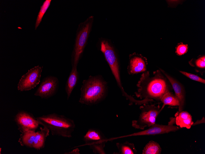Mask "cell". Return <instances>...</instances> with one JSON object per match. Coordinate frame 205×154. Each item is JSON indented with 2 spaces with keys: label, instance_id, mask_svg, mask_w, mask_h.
I'll list each match as a JSON object with an SVG mask.
<instances>
[{
  "label": "cell",
  "instance_id": "13",
  "mask_svg": "<svg viewBox=\"0 0 205 154\" xmlns=\"http://www.w3.org/2000/svg\"><path fill=\"white\" fill-rule=\"evenodd\" d=\"M107 140L99 130L90 128L84 135L83 140L86 144L90 145L92 144Z\"/></svg>",
  "mask_w": 205,
  "mask_h": 154
},
{
  "label": "cell",
  "instance_id": "15",
  "mask_svg": "<svg viewBox=\"0 0 205 154\" xmlns=\"http://www.w3.org/2000/svg\"><path fill=\"white\" fill-rule=\"evenodd\" d=\"M50 131L43 127L40 128V130L36 132L33 147L37 150L43 148L45 145L46 138L49 135Z\"/></svg>",
  "mask_w": 205,
  "mask_h": 154
},
{
  "label": "cell",
  "instance_id": "4",
  "mask_svg": "<svg viewBox=\"0 0 205 154\" xmlns=\"http://www.w3.org/2000/svg\"><path fill=\"white\" fill-rule=\"evenodd\" d=\"M161 102L156 104L144 103L140 107L141 112L137 120L132 122V126L134 128L144 130L155 124L156 118L163 110L160 105Z\"/></svg>",
  "mask_w": 205,
  "mask_h": 154
},
{
  "label": "cell",
  "instance_id": "22",
  "mask_svg": "<svg viewBox=\"0 0 205 154\" xmlns=\"http://www.w3.org/2000/svg\"><path fill=\"white\" fill-rule=\"evenodd\" d=\"M108 141V139L102 141L95 143L89 145L90 148L92 150L95 154H105L104 148L106 143Z\"/></svg>",
  "mask_w": 205,
  "mask_h": 154
},
{
  "label": "cell",
  "instance_id": "18",
  "mask_svg": "<svg viewBox=\"0 0 205 154\" xmlns=\"http://www.w3.org/2000/svg\"><path fill=\"white\" fill-rule=\"evenodd\" d=\"M119 154H135L137 152L134 144L126 141L123 143H117L116 144Z\"/></svg>",
  "mask_w": 205,
  "mask_h": 154
},
{
  "label": "cell",
  "instance_id": "25",
  "mask_svg": "<svg viewBox=\"0 0 205 154\" xmlns=\"http://www.w3.org/2000/svg\"><path fill=\"white\" fill-rule=\"evenodd\" d=\"M205 123V118L203 116L201 120H198L195 122H194L192 126H194L201 124H204Z\"/></svg>",
  "mask_w": 205,
  "mask_h": 154
},
{
  "label": "cell",
  "instance_id": "27",
  "mask_svg": "<svg viewBox=\"0 0 205 154\" xmlns=\"http://www.w3.org/2000/svg\"><path fill=\"white\" fill-rule=\"evenodd\" d=\"M1 149L2 148H0V154H1Z\"/></svg>",
  "mask_w": 205,
  "mask_h": 154
},
{
  "label": "cell",
  "instance_id": "21",
  "mask_svg": "<svg viewBox=\"0 0 205 154\" xmlns=\"http://www.w3.org/2000/svg\"><path fill=\"white\" fill-rule=\"evenodd\" d=\"M51 2V0H46L41 7V9L38 13L35 25V30L37 29L40 25L44 15L50 4Z\"/></svg>",
  "mask_w": 205,
  "mask_h": 154
},
{
  "label": "cell",
  "instance_id": "2",
  "mask_svg": "<svg viewBox=\"0 0 205 154\" xmlns=\"http://www.w3.org/2000/svg\"><path fill=\"white\" fill-rule=\"evenodd\" d=\"M82 83L79 101L80 103L92 105L100 102L106 97L107 83L100 76H90Z\"/></svg>",
  "mask_w": 205,
  "mask_h": 154
},
{
  "label": "cell",
  "instance_id": "17",
  "mask_svg": "<svg viewBox=\"0 0 205 154\" xmlns=\"http://www.w3.org/2000/svg\"><path fill=\"white\" fill-rule=\"evenodd\" d=\"M160 101L163 103L161 107L163 109L165 105L171 106H178L179 102L176 96L170 91L165 93L162 97Z\"/></svg>",
  "mask_w": 205,
  "mask_h": 154
},
{
  "label": "cell",
  "instance_id": "11",
  "mask_svg": "<svg viewBox=\"0 0 205 154\" xmlns=\"http://www.w3.org/2000/svg\"><path fill=\"white\" fill-rule=\"evenodd\" d=\"M169 81L172 87L179 102V112L183 111L185 101V91L184 88L181 83L168 74L164 70L159 68Z\"/></svg>",
  "mask_w": 205,
  "mask_h": 154
},
{
  "label": "cell",
  "instance_id": "26",
  "mask_svg": "<svg viewBox=\"0 0 205 154\" xmlns=\"http://www.w3.org/2000/svg\"><path fill=\"white\" fill-rule=\"evenodd\" d=\"M80 150L78 148H76L68 152H66L65 154H80Z\"/></svg>",
  "mask_w": 205,
  "mask_h": 154
},
{
  "label": "cell",
  "instance_id": "14",
  "mask_svg": "<svg viewBox=\"0 0 205 154\" xmlns=\"http://www.w3.org/2000/svg\"><path fill=\"white\" fill-rule=\"evenodd\" d=\"M79 78L78 73L76 66H72V69L67 81L65 90L67 94V99L70 97L75 86Z\"/></svg>",
  "mask_w": 205,
  "mask_h": 154
},
{
  "label": "cell",
  "instance_id": "9",
  "mask_svg": "<svg viewBox=\"0 0 205 154\" xmlns=\"http://www.w3.org/2000/svg\"><path fill=\"white\" fill-rule=\"evenodd\" d=\"M180 128L178 126L173 125V124H168L167 125L155 124L149 127L148 129L135 132L126 136H120L114 138V139H119L127 137L138 136L155 135L168 133L171 132H175L179 130Z\"/></svg>",
  "mask_w": 205,
  "mask_h": 154
},
{
  "label": "cell",
  "instance_id": "23",
  "mask_svg": "<svg viewBox=\"0 0 205 154\" xmlns=\"http://www.w3.org/2000/svg\"><path fill=\"white\" fill-rule=\"evenodd\" d=\"M179 71L184 75L191 80L199 82L204 84H205V80L197 75L183 71Z\"/></svg>",
  "mask_w": 205,
  "mask_h": 154
},
{
  "label": "cell",
  "instance_id": "3",
  "mask_svg": "<svg viewBox=\"0 0 205 154\" xmlns=\"http://www.w3.org/2000/svg\"><path fill=\"white\" fill-rule=\"evenodd\" d=\"M36 119L39 124L49 129L53 136L71 138L76 127L73 120L55 113L38 116Z\"/></svg>",
  "mask_w": 205,
  "mask_h": 154
},
{
  "label": "cell",
  "instance_id": "6",
  "mask_svg": "<svg viewBox=\"0 0 205 154\" xmlns=\"http://www.w3.org/2000/svg\"><path fill=\"white\" fill-rule=\"evenodd\" d=\"M42 66L39 65L29 70L20 80L17 89L20 91H28L35 88L40 83Z\"/></svg>",
  "mask_w": 205,
  "mask_h": 154
},
{
  "label": "cell",
  "instance_id": "8",
  "mask_svg": "<svg viewBox=\"0 0 205 154\" xmlns=\"http://www.w3.org/2000/svg\"><path fill=\"white\" fill-rule=\"evenodd\" d=\"M14 120L21 133L29 130L36 131L39 125L36 118L32 114L24 111L18 112Z\"/></svg>",
  "mask_w": 205,
  "mask_h": 154
},
{
  "label": "cell",
  "instance_id": "10",
  "mask_svg": "<svg viewBox=\"0 0 205 154\" xmlns=\"http://www.w3.org/2000/svg\"><path fill=\"white\" fill-rule=\"evenodd\" d=\"M148 61L147 58L140 54L134 52L129 55L127 67L130 75H134L147 71Z\"/></svg>",
  "mask_w": 205,
  "mask_h": 154
},
{
  "label": "cell",
  "instance_id": "20",
  "mask_svg": "<svg viewBox=\"0 0 205 154\" xmlns=\"http://www.w3.org/2000/svg\"><path fill=\"white\" fill-rule=\"evenodd\" d=\"M162 148L159 144L153 140L149 141L144 147L142 154H160Z\"/></svg>",
  "mask_w": 205,
  "mask_h": 154
},
{
  "label": "cell",
  "instance_id": "7",
  "mask_svg": "<svg viewBox=\"0 0 205 154\" xmlns=\"http://www.w3.org/2000/svg\"><path fill=\"white\" fill-rule=\"evenodd\" d=\"M59 80L56 77L49 76L44 78L34 93V95L48 99L56 93L59 87Z\"/></svg>",
  "mask_w": 205,
  "mask_h": 154
},
{
  "label": "cell",
  "instance_id": "24",
  "mask_svg": "<svg viewBox=\"0 0 205 154\" xmlns=\"http://www.w3.org/2000/svg\"><path fill=\"white\" fill-rule=\"evenodd\" d=\"M188 49V45L183 43L179 44L176 48V52L179 55L186 53Z\"/></svg>",
  "mask_w": 205,
  "mask_h": 154
},
{
  "label": "cell",
  "instance_id": "1",
  "mask_svg": "<svg viewBox=\"0 0 205 154\" xmlns=\"http://www.w3.org/2000/svg\"><path fill=\"white\" fill-rule=\"evenodd\" d=\"M171 84L160 69L153 72L143 73L137 84L135 96L140 100L149 99L161 102V99L166 92L170 91Z\"/></svg>",
  "mask_w": 205,
  "mask_h": 154
},
{
  "label": "cell",
  "instance_id": "12",
  "mask_svg": "<svg viewBox=\"0 0 205 154\" xmlns=\"http://www.w3.org/2000/svg\"><path fill=\"white\" fill-rule=\"evenodd\" d=\"M174 118V122L177 126L180 128H185L189 129L191 128L194 122L192 116L187 111H181Z\"/></svg>",
  "mask_w": 205,
  "mask_h": 154
},
{
  "label": "cell",
  "instance_id": "16",
  "mask_svg": "<svg viewBox=\"0 0 205 154\" xmlns=\"http://www.w3.org/2000/svg\"><path fill=\"white\" fill-rule=\"evenodd\" d=\"M36 131L29 130L21 133L18 142L22 146L33 148L36 134Z\"/></svg>",
  "mask_w": 205,
  "mask_h": 154
},
{
  "label": "cell",
  "instance_id": "19",
  "mask_svg": "<svg viewBox=\"0 0 205 154\" xmlns=\"http://www.w3.org/2000/svg\"><path fill=\"white\" fill-rule=\"evenodd\" d=\"M190 65L195 68L197 72L203 73L205 72V56L200 55L196 58H193L189 62Z\"/></svg>",
  "mask_w": 205,
  "mask_h": 154
},
{
  "label": "cell",
  "instance_id": "5",
  "mask_svg": "<svg viewBox=\"0 0 205 154\" xmlns=\"http://www.w3.org/2000/svg\"><path fill=\"white\" fill-rule=\"evenodd\" d=\"M93 20L94 17L90 16L79 26L73 51L72 66L77 67L88 40Z\"/></svg>",
  "mask_w": 205,
  "mask_h": 154
}]
</instances>
